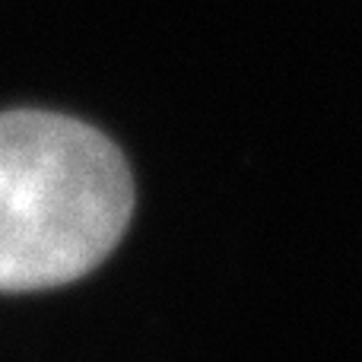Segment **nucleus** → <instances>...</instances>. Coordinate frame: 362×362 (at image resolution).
I'll return each mask as SVG.
<instances>
[{"mask_svg": "<svg viewBox=\"0 0 362 362\" xmlns=\"http://www.w3.org/2000/svg\"><path fill=\"white\" fill-rule=\"evenodd\" d=\"M131 213L134 175L102 131L57 112H0V293L86 276Z\"/></svg>", "mask_w": 362, "mask_h": 362, "instance_id": "obj_1", "label": "nucleus"}]
</instances>
